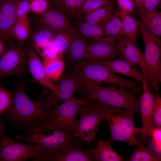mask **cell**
<instances>
[{"instance_id": "6da1fadb", "label": "cell", "mask_w": 161, "mask_h": 161, "mask_svg": "<svg viewBox=\"0 0 161 161\" xmlns=\"http://www.w3.org/2000/svg\"><path fill=\"white\" fill-rule=\"evenodd\" d=\"M11 92V105L1 117V122L5 121L15 129L24 131L39 125L47 120L49 110L44 106V97L31 99L24 90V78Z\"/></svg>"}, {"instance_id": "7a4b0ae2", "label": "cell", "mask_w": 161, "mask_h": 161, "mask_svg": "<svg viewBox=\"0 0 161 161\" xmlns=\"http://www.w3.org/2000/svg\"><path fill=\"white\" fill-rule=\"evenodd\" d=\"M25 131L23 134L15 137L21 141L33 143L40 148L41 155L32 160L34 161H41L79 137L64 131L47 120Z\"/></svg>"}, {"instance_id": "3957f363", "label": "cell", "mask_w": 161, "mask_h": 161, "mask_svg": "<svg viewBox=\"0 0 161 161\" xmlns=\"http://www.w3.org/2000/svg\"><path fill=\"white\" fill-rule=\"evenodd\" d=\"M81 75L83 81V91L79 100H96L118 109L134 107L140 112V98L129 88L119 85L104 86L91 83Z\"/></svg>"}, {"instance_id": "277c9868", "label": "cell", "mask_w": 161, "mask_h": 161, "mask_svg": "<svg viewBox=\"0 0 161 161\" xmlns=\"http://www.w3.org/2000/svg\"><path fill=\"white\" fill-rule=\"evenodd\" d=\"M135 112L139 113L140 112L134 107L121 110L108 106L105 119L110 131V136L108 140L109 142L111 143L115 141H121L130 145L144 147L136 137L139 131L135 127L134 115Z\"/></svg>"}, {"instance_id": "5b68a950", "label": "cell", "mask_w": 161, "mask_h": 161, "mask_svg": "<svg viewBox=\"0 0 161 161\" xmlns=\"http://www.w3.org/2000/svg\"><path fill=\"white\" fill-rule=\"evenodd\" d=\"M85 102V104L80 109L78 115L80 117L73 135L79 137L90 147L101 123L105 119L106 110L108 105L96 100Z\"/></svg>"}, {"instance_id": "8992f818", "label": "cell", "mask_w": 161, "mask_h": 161, "mask_svg": "<svg viewBox=\"0 0 161 161\" xmlns=\"http://www.w3.org/2000/svg\"><path fill=\"white\" fill-rule=\"evenodd\" d=\"M83 78L88 82L101 85H119L127 87L137 94L143 91L141 83L120 77L97 62L85 60L75 64Z\"/></svg>"}, {"instance_id": "52a82bcc", "label": "cell", "mask_w": 161, "mask_h": 161, "mask_svg": "<svg viewBox=\"0 0 161 161\" xmlns=\"http://www.w3.org/2000/svg\"><path fill=\"white\" fill-rule=\"evenodd\" d=\"M144 47L145 76L149 86L160 96L159 85L161 82V40L160 37L139 26Z\"/></svg>"}, {"instance_id": "ba28073f", "label": "cell", "mask_w": 161, "mask_h": 161, "mask_svg": "<svg viewBox=\"0 0 161 161\" xmlns=\"http://www.w3.org/2000/svg\"><path fill=\"white\" fill-rule=\"evenodd\" d=\"M85 103L73 97L60 105L56 104L49 110L47 119L64 131L73 135L78 123L76 117Z\"/></svg>"}, {"instance_id": "9c48e42d", "label": "cell", "mask_w": 161, "mask_h": 161, "mask_svg": "<svg viewBox=\"0 0 161 161\" xmlns=\"http://www.w3.org/2000/svg\"><path fill=\"white\" fill-rule=\"evenodd\" d=\"M4 128L0 123V156L3 161H24L41 156L38 146L13 140L5 134Z\"/></svg>"}, {"instance_id": "30bf717a", "label": "cell", "mask_w": 161, "mask_h": 161, "mask_svg": "<svg viewBox=\"0 0 161 161\" xmlns=\"http://www.w3.org/2000/svg\"><path fill=\"white\" fill-rule=\"evenodd\" d=\"M59 82L57 86L59 93L57 95L49 93L44 99V106L49 110L59 102H63L73 97V94L83 86V81L80 72L75 64Z\"/></svg>"}, {"instance_id": "8fae6325", "label": "cell", "mask_w": 161, "mask_h": 161, "mask_svg": "<svg viewBox=\"0 0 161 161\" xmlns=\"http://www.w3.org/2000/svg\"><path fill=\"white\" fill-rule=\"evenodd\" d=\"M23 46L19 45L11 47L3 54L0 60V78L1 79L12 75L21 77L27 73L28 58Z\"/></svg>"}, {"instance_id": "7c38bea8", "label": "cell", "mask_w": 161, "mask_h": 161, "mask_svg": "<svg viewBox=\"0 0 161 161\" xmlns=\"http://www.w3.org/2000/svg\"><path fill=\"white\" fill-rule=\"evenodd\" d=\"M142 93L140 98V107L141 112L142 126L141 133L137 139L140 141H145L150 137L151 130L154 126L152 111L157 96L149 91L145 75H143Z\"/></svg>"}, {"instance_id": "4fadbf2b", "label": "cell", "mask_w": 161, "mask_h": 161, "mask_svg": "<svg viewBox=\"0 0 161 161\" xmlns=\"http://www.w3.org/2000/svg\"><path fill=\"white\" fill-rule=\"evenodd\" d=\"M65 13L61 7L52 2L44 13L39 15L37 21L40 26L48 28L56 32H77L78 30L71 25Z\"/></svg>"}, {"instance_id": "5bb4252c", "label": "cell", "mask_w": 161, "mask_h": 161, "mask_svg": "<svg viewBox=\"0 0 161 161\" xmlns=\"http://www.w3.org/2000/svg\"><path fill=\"white\" fill-rule=\"evenodd\" d=\"M84 142L78 137L41 161H90L89 150L83 148Z\"/></svg>"}, {"instance_id": "9a60e30c", "label": "cell", "mask_w": 161, "mask_h": 161, "mask_svg": "<svg viewBox=\"0 0 161 161\" xmlns=\"http://www.w3.org/2000/svg\"><path fill=\"white\" fill-rule=\"evenodd\" d=\"M118 58L117 43L115 40L109 38L105 41L88 42L85 60L98 62Z\"/></svg>"}, {"instance_id": "2e32d148", "label": "cell", "mask_w": 161, "mask_h": 161, "mask_svg": "<svg viewBox=\"0 0 161 161\" xmlns=\"http://www.w3.org/2000/svg\"><path fill=\"white\" fill-rule=\"evenodd\" d=\"M28 66L32 76V81L38 83L50 89V94L57 95L59 91L57 86L47 75L42 62L34 50L31 47L27 49Z\"/></svg>"}, {"instance_id": "e0dca14e", "label": "cell", "mask_w": 161, "mask_h": 161, "mask_svg": "<svg viewBox=\"0 0 161 161\" xmlns=\"http://www.w3.org/2000/svg\"><path fill=\"white\" fill-rule=\"evenodd\" d=\"M19 0H0V38L6 40L12 36L16 22L15 11Z\"/></svg>"}, {"instance_id": "ac0fdd59", "label": "cell", "mask_w": 161, "mask_h": 161, "mask_svg": "<svg viewBox=\"0 0 161 161\" xmlns=\"http://www.w3.org/2000/svg\"><path fill=\"white\" fill-rule=\"evenodd\" d=\"M117 47L119 58L128 61L139 70L140 64L145 62L144 55L134 42L124 36L118 41Z\"/></svg>"}, {"instance_id": "d6986e66", "label": "cell", "mask_w": 161, "mask_h": 161, "mask_svg": "<svg viewBox=\"0 0 161 161\" xmlns=\"http://www.w3.org/2000/svg\"><path fill=\"white\" fill-rule=\"evenodd\" d=\"M97 62L107 68L110 72L123 74L130 77L140 82L143 81V76L131 64L123 59L100 61Z\"/></svg>"}, {"instance_id": "ffe728a7", "label": "cell", "mask_w": 161, "mask_h": 161, "mask_svg": "<svg viewBox=\"0 0 161 161\" xmlns=\"http://www.w3.org/2000/svg\"><path fill=\"white\" fill-rule=\"evenodd\" d=\"M89 155L90 161H125L123 154H118L113 150L111 143L101 138L97 141L96 147L89 150Z\"/></svg>"}, {"instance_id": "44dd1931", "label": "cell", "mask_w": 161, "mask_h": 161, "mask_svg": "<svg viewBox=\"0 0 161 161\" xmlns=\"http://www.w3.org/2000/svg\"><path fill=\"white\" fill-rule=\"evenodd\" d=\"M88 43L79 32L75 35L66 53L65 60L68 64L73 65L85 60Z\"/></svg>"}, {"instance_id": "7402d4cb", "label": "cell", "mask_w": 161, "mask_h": 161, "mask_svg": "<svg viewBox=\"0 0 161 161\" xmlns=\"http://www.w3.org/2000/svg\"><path fill=\"white\" fill-rule=\"evenodd\" d=\"M139 26L157 36H161V12L156 9L138 15Z\"/></svg>"}, {"instance_id": "603a6c76", "label": "cell", "mask_w": 161, "mask_h": 161, "mask_svg": "<svg viewBox=\"0 0 161 161\" xmlns=\"http://www.w3.org/2000/svg\"><path fill=\"white\" fill-rule=\"evenodd\" d=\"M106 36L115 40H119L124 36L122 26L120 11L100 25Z\"/></svg>"}, {"instance_id": "cb8c5ba5", "label": "cell", "mask_w": 161, "mask_h": 161, "mask_svg": "<svg viewBox=\"0 0 161 161\" xmlns=\"http://www.w3.org/2000/svg\"><path fill=\"white\" fill-rule=\"evenodd\" d=\"M117 10L114 6H106L92 11L80 18L91 24L100 26L114 15Z\"/></svg>"}, {"instance_id": "d4e9b609", "label": "cell", "mask_w": 161, "mask_h": 161, "mask_svg": "<svg viewBox=\"0 0 161 161\" xmlns=\"http://www.w3.org/2000/svg\"><path fill=\"white\" fill-rule=\"evenodd\" d=\"M76 26L79 33L90 41H103L110 38L106 36L100 26L91 24L83 21H79L76 23Z\"/></svg>"}, {"instance_id": "484cf974", "label": "cell", "mask_w": 161, "mask_h": 161, "mask_svg": "<svg viewBox=\"0 0 161 161\" xmlns=\"http://www.w3.org/2000/svg\"><path fill=\"white\" fill-rule=\"evenodd\" d=\"M42 63L46 74L51 80H57L61 77L64 64L58 57L44 58Z\"/></svg>"}, {"instance_id": "4316f807", "label": "cell", "mask_w": 161, "mask_h": 161, "mask_svg": "<svg viewBox=\"0 0 161 161\" xmlns=\"http://www.w3.org/2000/svg\"><path fill=\"white\" fill-rule=\"evenodd\" d=\"M124 34L134 43L136 40L137 31L139 27L138 21L131 16L120 11Z\"/></svg>"}, {"instance_id": "83f0119b", "label": "cell", "mask_w": 161, "mask_h": 161, "mask_svg": "<svg viewBox=\"0 0 161 161\" xmlns=\"http://www.w3.org/2000/svg\"><path fill=\"white\" fill-rule=\"evenodd\" d=\"M30 26L28 17L16 21L12 30V36L16 39L19 45L23 46L29 36Z\"/></svg>"}, {"instance_id": "f1b7e54d", "label": "cell", "mask_w": 161, "mask_h": 161, "mask_svg": "<svg viewBox=\"0 0 161 161\" xmlns=\"http://www.w3.org/2000/svg\"><path fill=\"white\" fill-rule=\"evenodd\" d=\"M56 32L48 28L40 26L32 34L30 41L34 47L46 44L53 38Z\"/></svg>"}, {"instance_id": "f546056e", "label": "cell", "mask_w": 161, "mask_h": 161, "mask_svg": "<svg viewBox=\"0 0 161 161\" xmlns=\"http://www.w3.org/2000/svg\"><path fill=\"white\" fill-rule=\"evenodd\" d=\"M77 33L71 31L56 32L53 39L58 52L66 53L69 48L74 36Z\"/></svg>"}, {"instance_id": "4dcf8cb0", "label": "cell", "mask_w": 161, "mask_h": 161, "mask_svg": "<svg viewBox=\"0 0 161 161\" xmlns=\"http://www.w3.org/2000/svg\"><path fill=\"white\" fill-rule=\"evenodd\" d=\"M161 155L145 146L134 147L133 154L128 158V161H160Z\"/></svg>"}, {"instance_id": "1f68e13d", "label": "cell", "mask_w": 161, "mask_h": 161, "mask_svg": "<svg viewBox=\"0 0 161 161\" xmlns=\"http://www.w3.org/2000/svg\"><path fill=\"white\" fill-rule=\"evenodd\" d=\"M86 0H53L52 2L61 7L70 17L78 18L82 6Z\"/></svg>"}, {"instance_id": "d6a6232c", "label": "cell", "mask_w": 161, "mask_h": 161, "mask_svg": "<svg viewBox=\"0 0 161 161\" xmlns=\"http://www.w3.org/2000/svg\"><path fill=\"white\" fill-rule=\"evenodd\" d=\"M114 0H86L80 9L78 18L101 7L114 6Z\"/></svg>"}, {"instance_id": "836d02e7", "label": "cell", "mask_w": 161, "mask_h": 161, "mask_svg": "<svg viewBox=\"0 0 161 161\" xmlns=\"http://www.w3.org/2000/svg\"><path fill=\"white\" fill-rule=\"evenodd\" d=\"M12 102L11 92H10L3 83L0 85V123L1 117L10 107Z\"/></svg>"}, {"instance_id": "e575fe53", "label": "cell", "mask_w": 161, "mask_h": 161, "mask_svg": "<svg viewBox=\"0 0 161 161\" xmlns=\"http://www.w3.org/2000/svg\"><path fill=\"white\" fill-rule=\"evenodd\" d=\"M30 11V2L27 0H19L16 8V22L28 17V14Z\"/></svg>"}, {"instance_id": "d590c367", "label": "cell", "mask_w": 161, "mask_h": 161, "mask_svg": "<svg viewBox=\"0 0 161 161\" xmlns=\"http://www.w3.org/2000/svg\"><path fill=\"white\" fill-rule=\"evenodd\" d=\"M150 137H151V143L153 151L161 155V128L154 127L151 130Z\"/></svg>"}, {"instance_id": "8d00e7d4", "label": "cell", "mask_w": 161, "mask_h": 161, "mask_svg": "<svg viewBox=\"0 0 161 161\" xmlns=\"http://www.w3.org/2000/svg\"><path fill=\"white\" fill-rule=\"evenodd\" d=\"M152 118L154 126L161 128V98L157 96L154 101L153 111Z\"/></svg>"}, {"instance_id": "74e56055", "label": "cell", "mask_w": 161, "mask_h": 161, "mask_svg": "<svg viewBox=\"0 0 161 161\" xmlns=\"http://www.w3.org/2000/svg\"><path fill=\"white\" fill-rule=\"evenodd\" d=\"M161 1V0H144L136 11L137 14L148 13L157 9Z\"/></svg>"}, {"instance_id": "f35d334b", "label": "cell", "mask_w": 161, "mask_h": 161, "mask_svg": "<svg viewBox=\"0 0 161 161\" xmlns=\"http://www.w3.org/2000/svg\"><path fill=\"white\" fill-rule=\"evenodd\" d=\"M30 11L38 15L44 13L49 4L47 0H33L30 2Z\"/></svg>"}, {"instance_id": "ab89813d", "label": "cell", "mask_w": 161, "mask_h": 161, "mask_svg": "<svg viewBox=\"0 0 161 161\" xmlns=\"http://www.w3.org/2000/svg\"><path fill=\"white\" fill-rule=\"evenodd\" d=\"M122 12L130 15L134 12L135 6L132 0H116Z\"/></svg>"}, {"instance_id": "60d3db41", "label": "cell", "mask_w": 161, "mask_h": 161, "mask_svg": "<svg viewBox=\"0 0 161 161\" xmlns=\"http://www.w3.org/2000/svg\"><path fill=\"white\" fill-rule=\"evenodd\" d=\"M135 6V9L137 11L144 0H132Z\"/></svg>"}, {"instance_id": "b9f144b4", "label": "cell", "mask_w": 161, "mask_h": 161, "mask_svg": "<svg viewBox=\"0 0 161 161\" xmlns=\"http://www.w3.org/2000/svg\"><path fill=\"white\" fill-rule=\"evenodd\" d=\"M3 46L1 42L0 41V55L3 52Z\"/></svg>"}, {"instance_id": "7bdbcfd3", "label": "cell", "mask_w": 161, "mask_h": 161, "mask_svg": "<svg viewBox=\"0 0 161 161\" xmlns=\"http://www.w3.org/2000/svg\"><path fill=\"white\" fill-rule=\"evenodd\" d=\"M0 161H3V160H2L1 158V157L0 156Z\"/></svg>"}, {"instance_id": "ee69618b", "label": "cell", "mask_w": 161, "mask_h": 161, "mask_svg": "<svg viewBox=\"0 0 161 161\" xmlns=\"http://www.w3.org/2000/svg\"><path fill=\"white\" fill-rule=\"evenodd\" d=\"M27 1H29L30 2L32 1H33V0H27Z\"/></svg>"}]
</instances>
